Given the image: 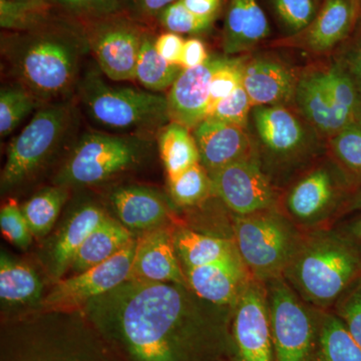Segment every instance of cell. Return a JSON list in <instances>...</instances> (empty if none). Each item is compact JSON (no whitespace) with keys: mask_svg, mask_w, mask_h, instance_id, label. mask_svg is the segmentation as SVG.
Segmentation results:
<instances>
[{"mask_svg":"<svg viewBox=\"0 0 361 361\" xmlns=\"http://www.w3.org/2000/svg\"><path fill=\"white\" fill-rule=\"evenodd\" d=\"M80 311L123 361H218L230 349L233 308L185 285L127 280Z\"/></svg>","mask_w":361,"mask_h":361,"instance_id":"cell-1","label":"cell"},{"mask_svg":"<svg viewBox=\"0 0 361 361\" xmlns=\"http://www.w3.org/2000/svg\"><path fill=\"white\" fill-rule=\"evenodd\" d=\"M90 51L80 21L61 13L27 32L1 35L2 58L9 73L42 106L68 99Z\"/></svg>","mask_w":361,"mask_h":361,"instance_id":"cell-2","label":"cell"},{"mask_svg":"<svg viewBox=\"0 0 361 361\" xmlns=\"http://www.w3.org/2000/svg\"><path fill=\"white\" fill-rule=\"evenodd\" d=\"M0 361L123 360L82 311H37L2 323Z\"/></svg>","mask_w":361,"mask_h":361,"instance_id":"cell-3","label":"cell"},{"mask_svg":"<svg viewBox=\"0 0 361 361\" xmlns=\"http://www.w3.org/2000/svg\"><path fill=\"white\" fill-rule=\"evenodd\" d=\"M360 273L361 257L350 242L317 231L304 236L283 277L306 303L327 307Z\"/></svg>","mask_w":361,"mask_h":361,"instance_id":"cell-4","label":"cell"},{"mask_svg":"<svg viewBox=\"0 0 361 361\" xmlns=\"http://www.w3.org/2000/svg\"><path fill=\"white\" fill-rule=\"evenodd\" d=\"M87 116L97 125L115 132L160 130L170 123L167 97L158 92L114 87L96 71H87L78 85Z\"/></svg>","mask_w":361,"mask_h":361,"instance_id":"cell-5","label":"cell"},{"mask_svg":"<svg viewBox=\"0 0 361 361\" xmlns=\"http://www.w3.org/2000/svg\"><path fill=\"white\" fill-rule=\"evenodd\" d=\"M77 111L68 99L42 106L11 140L0 177L1 192L20 186L44 167L77 128Z\"/></svg>","mask_w":361,"mask_h":361,"instance_id":"cell-6","label":"cell"},{"mask_svg":"<svg viewBox=\"0 0 361 361\" xmlns=\"http://www.w3.org/2000/svg\"><path fill=\"white\" fill-rule=\"evenodd\" d=\"M233 232L240 257L262 283L283 276L304 238L293 221L275 208L235 216Z\"/></svg>","mask_w":361,"mask_h":361,"instance_id":"cell-7","label":"cell"},{"mask_svg":"<svg viewBox=\"0 0 361 361\" xmlns=\"http://www.w3.org/2000/svg\"><path fill=\"white\" fill-rule=\"evenodd\" d=\"M148 144L140 135L85 133L71 149L54 182L68 188L101 184L137 166Z\"/></svg>","mask_w":361,"mask_h":361,"instance_id":"cell-8","label":"cell"},{"mask_svg":"<svg viewBox=\"0 0 361 361\" xmlns=\"http://www.w3.org/2000/svg\"><path fill=\"white\" fill-rule=\"evenodd\" d=\"M264 284L275 361H315L319 323L310 304L283 276Z\"/></svg>","mask_w":361,"mask_h":361,"instance_id":"cell-9","label":"cell"},{"mask_svg":"<svg viewBox=\"0 0 361 361\" xmlns=\"http://www.w3.org/2000/svg\"><path fill=\"white\" fill-rule=\"evenodd\" d=\"M78 21L102 73L116 82L135 80L142 40L146 33L155 27L123 11Z\"/></svg>","mask_w":361,"mask_h":361,"instance_id":"cell-10","label":"cell"},{"mask_svg":"<svg viewBox=\"0 0 361 361\" xmlns=\"http://www.w3.org/2000/svg\"><path fill=\"white\" fill-rule=\"evenodd\" d=\"M137 238L130 240L122 250L84 272L61 279L44 297L39 311L71 312L80 311L85 304L113 290L129 278Z\"/></svg>","mask_w":361,"mask_h":361,"instance_id":"cell-11","label":"cell"},{"mask_svg":"<svg viewBox=\"0 0 361 361\" xmlns=\"http://www.w3.org/2000/svg\"><path fill=\"white\" fill-rule=\"evenodd\" d=\"M230 349L234 361H275L267 292L254 278L233 308Z\"/></svg>","mask_w":361,"mask_h":361,"instance_id":"cell-12","label":"cell"},{"mask_svg":"<svg viewBox=\"0 0 361 361\" xmlns=\"http://www.w3.org/2000/svg\"><path fill=\"white\" fill-rule=\"evenodd\" d=\"M258 158L236 161L209 174L213 195L235 216L274 209L276 194Z\"/></svg>","mask_w":361,"mask_h":361,"instance_id":"cell-13","label":"cell"},{"mask_svg":"<svg viewBox=\"0 0 361 361\" xmlns=\"http://www.w3.org/2000/svg\"><path fill=\"white\" fill-rule=\"evenodd\" d=\"M252 118L268 164L291 165L310 155L313 144L310 132L286 106H254Z\"/></svg>","mask_w":361,"mask_h":361,"instance_id":"cell-14","label":"cell"},{"mask_svg":"<svg viewBox=\"0 0 361 361\" xmlns=\"http://www.w3.org/2000/svg\"><path fill=\"white\" fill-rule=\"evenodd\" d=\"M338 174L329 165L310 171L289 190L285 208L293 222L313 226L326 220L341 197Z\"/></svg>","mask_w":361,"mask_h":361,"instance_id":"cell-15","label":"cell"},{"mask_svg":"<svg viewBox=\"0 0 361 361\" xmlns=\"http://www.w3.org/2000/svg\"><path fill=\"white\" fill-rule=\"evenodd\" d=\"M231 59L228 56H211L203 65L180 71L166 96L170 122L193 130L205 120L214 75Z\"/></svg>","mask_w":361,"mask_h":361,"instance_id":"cell-16","label":"cell"},{"mask_svg":"<svg viewBox=\"0 0 361 361\" xmlns=\"http://www.w3.org/2000/svg\"><path fill=\"white\" fill-rule=\"evenodd\" d=\"M173 231L168 226H164L142 233L137 238L128 280L178 283L189 287L176 252Z\"/></svg>","mask_w":361,"mask_h":361,"instance_id":"cell-17","label":"cell"},{"mask_svg":"<svg viewBox=\"0 0 361 361\" xmlns=\"http://www.w3.org/2000/svg\"><path fill=\"white\" fill-rule=\"evenodd\" d=\"M192 134L198 147L200 164L208 174L236 161L258 158L245 128L205 118Z\"/></svg>","mask_w":361,"mask_h":361,"instance_id":"cell-18","label":"cell"},{"mask_svg":"<svg viewBox=\"0 0 361 361\" xmlns=\"http://www.w3.org/2000/svg\"><path fill=\"white\" fill-rule=\"evenodd\" d=\"M190 289L203 300L235 307L251 279V273L239 253L217 262L184 269Z\"/></svg>","mask_w":361,"mask_h":361,"instance_id":"cell-19","label":"cell"},{"mask_svg":"<svg viewBox=\"0 0 361 361\" xmlns=\"http://www.w3.org/2000/svg\"><path fill=\"white\" fill-rule=\"evenodd\" d=\"M358 7V0H323L310 25L289 37L316 54L331 51L353 32Z\"/></svg>","mask_w":361,"mask_h":361,"instance_id":"cell-20","label":"cell"},{"mask_svg":"<svg viewBox=\"0 0 361 361\" xmlns=\"http://www.w3.org/2000/svg\"><path fill=\"white\" fill-rule=\"evenodd\" d=\"M110 199L118 221L130 232L145 233L164 227L172 216L166 197L152 188L135 185L116 188Z\"/></svg>","mask_w":361,"mask_h":361,"instance_id":"cell-21","label":"cell"},{"mask_svg":"<svg viewBox=\"0 0 361 361\" xmlns=\"http://www.w3.org/2000/svg\"><path fill=\"white\" fill-rule=\"evenodd\" d=\"M293 73L276 59L259 56L244 65L243 85L252 106H285L294 99L296 85Z\"/></svg>","mask_w":361,"mask_h":361,"instance_id":"cell-22","label":"cell"},{"mask_svg":"<svg viewBox=\"0 0 361 361\" xmlns=\"http://www.w3.org/2000/svg\"><path fill=\"white\" fill-rule=\"evenodd\" d=\"M269 35V23L258 0H230L222 32L227 56L251 51Z\"/></svg>","mask_w":361,"mask_h":361,"instance_id":"cell-23","label":"cell"},{"mask_svg":"<svg viewBox=\"0 0 361 361\" xmlns=\"http://www.w3.org/2000/svg\"><path fill=\"white\" fill-rule=\"evenodd\" d=\"M108 216L102 207L84 204L71 214L54 240L49 259V273L54 282L63 279L80 246L99 223Z\"/></svg>","mask_w":361,"mask_h":361,"instance_id":"cell-24","label":"cell"},{"mask_svg":"<svg viewBox=\"0 0 361 361\" xmlns=\"http://www.w3.org/2000/svg\"><path fill=\"white\" fill-rule=\"evenodd\" d=\"M44 281L32 266L1 251L0 255V300L4 310H26L42 305Z\"/></svg>","mask_w":361,"mask_h":361,"instance_id":"cell-25","label":"cell"},{"mask_svg":"<svg viewBox=\"0 0 361 361\" xmlns=\"http://www.w3.org/2000/svg\"><path fill=\"white\" fill-rule=\"evenodd\" d=\"M294 99L305 120L317 132L334 135L342 130L325 85L323 71L304 75L297 82Z\"/></svg>","mask_w":361,"mask_h":361,"instance_id":"cell-26","label":"cell"},{"mask_svg":"<svg viewBox=\"0 0 361 361\" xmlns=\"http://www.w3.org/2000/svg\"><path fill=\"white\" fill-rule=\"evenodd\" d=\"M134 238L133 232L120 221L108 215L85 239L70 269L78 274L102 264L122 250Z\"/></svg>","mask_w":361,"mask_h":361,"instance_id":"cell-27","label":"cell"},{"mask_svg":"<svg viewBox=\"0 0 361 361\" xmlns=\"http://www.w3.org/2000/svg\"><path fill=\"white\" fill-rule=\"evenodd\" d=\"M173 240L183 269L211 264L238 254L234 240L201 234L188 228L174 230Z\"/></svg>","mask_w":361,"mask_h":361,"instance_id":"cell-28","label":"cell"},{"mask_svg":"<svg viewBox=\"0 0 361 361\" xmlns=\"http://www.w3.org/2000/svg\"><path fill=\"white\" fill-rule=\"evenodd\" d=\"M180 123L170 122L158 132L159 152L168 179H174L200 163L193 134Z\"/></svg>","mask_w":361,"mask_h":361,"instance_id":"cell-29","label":"cell"},{"mask_svg":"<svg viewBox=\"0 0 361 361\" xmlns=\"http://www.w3.org/2000/svg\"><path fill=\"white\" fill-rule=\"evenodd\" d=\"M155 28L145 35L137 56L135 80L152 92H161L174 85L183 68L161 58L155 49Z\"/></svg>","mask_w":361,"mask_h":361,"instance_id":"cell-30","label":"cell"},{"mask_svg":"<svg viewBox=\"0 0 361 361\" xmlns=\"http://www.w3.org/2000/svg\"><path fill=\"white\" fill-rule=\"evenodd\" d=\"M316 361H361V348L338 316L324 314L318 329Z\"/></svg>","mask_w":361,"mask_h":361,"instance_id":"cell-31","label":"cell"},{"mask_svg":"<svg viewBox=\"0 0 361 361\" xmlns=\"http://www.w3.org/2000/svg\"><path fill=\"white\" fill-rule=\"evenodd\" d=\"M68 197V188L54 185L40 190L21 207L33 236L44 237L56 224Z\"/></svg>","mask_w":361,"mask_h":361,"instance_id":"cell-32","label":"cell"},{"mask_svg":"<svg viewBox=\"0 0 361 361\" xmlns=\"http://www.w3.org/2000/svg\"><path fill=\"white\" fill-rule=\"evenodd\" d=\"M58 13L49 0H0V26L4 32H27Z\"/></svg>","mask_w":361,"mask_h":361,"instance_id":"cell-33","label":"cell"},{"mask_svg":"<svg viewBox=\"0 0 361 361\" xmlns=\"http://www.w3.org/2000/svg\"><path fill=\"white\" fill-rule=\"evenodd\" d=\"M323 75L342 129L356 123L361 106V94L346 71L336 63L323 71Z\"/></svg>","mask_w":361,"mask_h":361,"instance_id":"cell-34","label":"cell"},{"mask_svg":"<svg viewBox=\"0 0 361 361\" xmlns=\"http://www.w3.org/2000/svg\"><path fill=\"white\" fill-rule=\"evenodd\" d=\"M168 190L171 200L179 207L201 205L213 195L210 176L200 163L168 179Z\"/></svg>","mask_w":361,"mask_h":361,"instance_id":"cell-35","label":"cell"},{"mask_svg":"<svg viewBox=\"0 0 361 361\" xmlns=\"http://www.w3.org/2000/svg\"><path fill=\"white\" fill-rule=\"evenodd\" d=\"M39 102L18 82L4 85L0 90V135L6 137L30 115Z\"/></svg>","mask_w":361,"mask_h":361,"instance_id":"cell-36","label":"cell"},{"mask_svg":"<svg viewBox=\"0 0 361 361\" xmlns=\"http://www.w3.org/2000/svg\"><path fill=\"white\" fill-rule=\"evenodd\" d=\"M330 149L342 173L361 180V125L351 123L332 135Z\"/></svg>","mask_w":361,"mask_h":361,"instance_id":"cell-37","label":"cell"},{"mask_svg":"<svg viewBox=\"0 0 361 361\" xmlns=\"http://www.w3.org/2000/svg\"><path fill=\"white\" fill-rule=\"evenodd\" d=\"M216 20L201 18L189 11L180 0L169 4L156 16L154 25L178 35H204L212 30Z\"/></svg>","mask_w":361,"mask_h":361,"instance_id":"cell-38","label":"cell"},{"mask_svg":"<svg viewBox=\"0 0 361 361\" xmlns=\"http://www.w3.org/2000/svg\"><path fill=\"white\" fill-rule=\"evenodd\" d=\"M278 23L289 37L304 30L317 13L314 0H270Z\"/></svg>","mask_w":361,"mask_h":361,"instance_id":"cell-39","label":"cell"},{"mask_svg":"<svg viewBox=\"0 0 361 361\" xmlns=\"http://www.w3.org/2000/svg\"><path fill=\"white\" fill-rule=\"evenodd\" d=\"M245 59L232 58L231 61L223 66L214 75L210 85L207 116L208 118L226 97L232 94L243 82Z\"/></svg>","mask_w":361,"mask_h":361,"instance_id":"cell-40","label":"cell"},{"mask_svg":"<svg viewBox=\"0 0 361 361\" xmlns=\"http://www.w3.org/2000/svg\"><path fill=\"white\" fill-rule=\"evenodd\" d=\"M0 228L2 234L13 245L28 248L32 243V233L18 202L11 199L0 210Z\"/></svg>","mask_w":361,"mask_h":361,"instance_id":"cell-41","label":"cell"},{"mask_svg":"<svg viewBox=\"0 0 361 361\" xmlns=\"http://www.w3.org/2000/svg\"><path fill=\"white\" fill-rule=\"evenodd\" d=\"M59 13L77 20L101 18L122 11L121 0H49Z\"/></svg>","mask_w":361,"mask_h":361,"instance_id":"cell-42","label":"cell"},{"mask_svg":"<svg viewBox=\"0 0 361 361\" xmlns=\"http://www.w3.org/2000/svg\"><path fill=\"white\" fill-rule=\"evenodd\" d=\"M252 108L253 106H252L250 97L247 94L243 82H242L238 89L229 97L223 99L216 106L213 113L206 118H212V120L239 126V127L247 129Z\"/></svg>","mask_w":361,"mask_h":361,"instance_id":"cell-43","label":"cell"},{"mask_svg":"<svg viewBox=\"0 0 361 361\" xmlns=\"http://www.w3.org/2000/svg\"><path fill=\"white\" fill-rule=\"evenodd\" d=\"M338 313L339 318L361 348V285L342 301Z\"/></svg>","mask_w":361,"mask_h":361,"instance_id":"cell-44","label":"cell"},{"mask_svg":"<svg viewBox=\"0 0 361 361\" xmlns=\"http://www.w3.org/2000/svg\"><path fill=\"white\" fill-rule=\"evenodd\" d=\"M177 0H121L122 11L129 13L135 20L154 26L156 16L161 9Z\"/></svg>","mask_w":361,"mask_h":361,"instance_id":"cell-45","label":"cell"},{"mask_svg":"<svg viewBox=\"0 0 361 361\" xmlns=\"http://www.w3.org/2000/svg\"><path fill=\"white\" fill-rule=\"evenodd\" d=\"M184 44V39L178 33L165 32L157 35L155 49L161 58L169 63L180 66Z\"/></svg>","mask_w":361,"mask_h":361,"instance_id":"cell-46","label":"cell"},{"mask_svg":"<svg viewBox=\"0 0 361 361\" xmlns=\"http://www.w3.org/2000/svg\"><path fill=\"white\" fill-rule=\"evenodd\" d=\"M338 63L346 71L361 94V27L350 49L346 51L341 63Z\"/></svg>","mask_w":361,"mask_h":361,"instance_id":"cell-47","label":"cell"},{"mask_svg":"<svg viewBox=\"0 0 361 361\" xmlns=\"http://www.w3.org/2000/svg\"><path fill=\"white\" fill-rule=\"evenodd\" d=\"M209 56H208L203 40L198 37H191V39L185 40L182 56H180V68L183 70L197 68V66L203 65Z\"/></svg>","mask_w":361,"mask_h":361,"instance_id":"cell-48","label":"cell"},{"mask_svg":"<svg viewBox=\"0 0 361 361\" xmlns=\"http://www.w3.org/2000/svg\"><path fill=\"white\" fill-rule=\"evenodd\" d=\"M191 13L201 18L217 20L222 9L223 0H180Z\"/></svg>","mask_w":361,"mask_h":361,"instance_id":"cell-49","label":"cell"},{"mask_svg":"<svg viewBox=\"0 0 361 361\" xmlns=\"http://www.w3.org/2000/svg\"><path fill=\"white\" fill-rule=\"evenodd\" d=\"M348 231L353 238L361 241V219L356 220L355 222L349 226Z\"/></svg>","mask_w":361,"mask_h":361,"instance_id":"cell-50","label":"cell"},{"mask_svg":"<svg viewBox=\"0 0 361 361\" xmlns=\"http://www.w3.org/2000/svg\"><path fill=\"white\" fill-rule=\"evenodd\" d=\"M348 208L349 211L361 210V189L349 202Z\"/></svg>","mask_w":361,"mask_h":361,"instance_id":"cell-51","label":"cell"},{"mask_svg":"<svg viewBox=\"0 0 361 361\" xmlns=\"http://www.w3.org/2000/svg\"><path fill=\"white\" fill-rule=\"evenodd\" d=\"M356 123H360V125H361V106L360 109V111H358L357 121H356Z\"/></svg>","mask_w":361,"mask_h":361,"instance_id":"cell-52","label":"cell"},{"mask_svg":"<svg viewBox=\"0 0 361 361\" xmlns=\"http://www.w3.org/2000/svg\"><path fill=\"white\" fill-rule=\"evenodd\" d=\"M322 1H323V0H314L316 6H317V9H318V7L320 6V4H322Z\"/></svg>","mask_w":361,"mask_h":361,"instance_id":"cell-53","label":"cell"},{"mask_svg":"<svg viewBox=\"0 0 361 361\" xmlns=\"http://www.w3.org/2000/svg\"><path fill=\"white\" fill-rule=\"evenodd\" d=\"M218 361H225L224 360H218Z\"/></svg>","mask_w":361,"mask_h":361,"instance_id":"cell-54","label":"cell"},{"mask_svg":"<svg viewBox=\"0 0 361 361\" xmlns=\"http://www.w3.org/2000/svg\"><path fill=\"white\" fill-rule=\"evenodd\" d=\"M358 1H360V0H358Z\"/></svg>","mask_w":361,"mask_h":361,"instance_id":"cell-55","label":"cell"}]
</instances>
